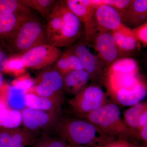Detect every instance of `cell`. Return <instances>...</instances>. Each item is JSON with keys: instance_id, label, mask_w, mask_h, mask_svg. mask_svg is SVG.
Masks as SVG:
<instances>
[{"instance_id": "cell-1", "label": "cell", "mask_w": 147, "mask_h": 147, "mask_svg": "<svg viewBox=\"0 0 147 147\" xmlns=\"http://www.w3.org/2000/svg\"><path fill=\"white\" fill-rule=\"evenodd\" d=\"M55 132L70 144L93 147H103L115 138L81 118L62 117Z\"/></svg>"}, {"instance_id": "cell-2", "label": "cell", "mask_w": 147, "mask_h": 147, "mask_svg": "<svg viewBox=\"0 0 147 147\" xmlns=\"http://www.w3.org/2000/svg\"><path fill=\"white\" fill-rule=\"evenodd\" d=\"M44 44H47L45 26L32 16L26 19L3 45L9 53L20 56L32 48Z\"/></svg>"}, {"instance_id": "cell-3", "label": "cell", "mask_w": 147, "mask_h": 147, "mask_svg": "<svg viewBox=\"0 0 147 147\" xmlns=\"http://www.w3.org/2000/svg\"><path fill=\"white\" fill-rule=\"evenodd\" d=\"M96 125L115 137L124 138L135 136L134 130L127 126L121 117L120 109L115 103L105 104L93 112L78 116Z\"/></svg>"}, {"instance_id": "cell-4", "label": "cell", "mask_w": 147, "mask_h": 147, "mask_svg": "<svg viewBox=\"0 0 147 147\" xmlns=\"http://www.w3.org/2000/svg\"><path fill=\"white\" fill-rule=\"evenodd\" d=\"M21 113L24 128L38 137L55 131L62 117L61 109L47 112L26 107Z\"/></svg>"}, {"instance_id": "cell-5", "label": "cell", "mask_w": 147, "mask_h": 147, "mask_svg": "<svg viewBox=\"0 0 147 147\" xmlns=\"http://www.w3.org/2000/svg\"><path fill=\"white\" fill-rule=\"evenodd\" d=\"M78 116L87 115L106 104V94L100 86H86L68 100Z\"/></svg>"}, {"instance_id": "cell-6", "label": "cell", "mask_w": 147, "mask_h": 147, "mask_svg": "<svg viewBox=\"0 0 147 147\" xmlns=\"http://www.w3.org/2000/svg\"><path fill=\"white\" fill-rule=\"evenodd\" d=\"M120 13L114 7L99 4L96 8L89 27L86 31V38L98 32L113 34L122 26Z\"/></svg>"}, {"instance_id": "cell-7", "label": "cell", "mask_w": 147, "mask_h": 147, "mask_svg": "<svg viewBox=\"0 0 147 147\" xmlns=\"http://www.w3.org/2000/svg\"><path fill=\"white\" fill-rule=\"evenodd\" d=\"M61 55L60 50L57 47L44 44L32 48L20 57L25 68L39 69L55 63Z\"/></svg>"}, {"instance_id": "cell-8", "label": "cell", "mask_w": 147, "mask_h": 147, "mask_svg": "<svg viewBox=\"0 0 147 147\" xmlns=\"http://www.w3.org/2000/svg\"><path fill=\"white\" fill-rule=\"evenodd\" d=\"M91 40L93 47L96 52L100 64L110 66L119 59V50L116 44L113 34L107 32H98L87 39Z\"/></svg>"}, {"instance_id": "cell-9", "label": "cell", "mask_w": 147, "mask_h": 147, "mask_svg": "<svg viewBox=\"0 0 147 147\" xmlns=\"http://www.w3.org/2000/svg\"><path fill=\"white\" fill-rule=\"evenodd\" d=\"M63 23L57 38L53 43L56 47H69L79 38L82 33V22L69 9L63 1H61Z\"/></svg>"}, {"instance_id": "cell-10", "label": "cell", "mask_w": 147, "mask_h": 147, "mask_svg": "<svg viewBox=\"0 0 147 147\" xmlns=\"http://www.w3.org/2000/svg\"><path fill=\"white\" fill-rule=\"evenodd\" d=\"M72 50L81 60L84 70L89 75L92 82H99L103 78V68L97 56L90 50L89 45L80 42L72 47Z\"/></svg>"}, {"instance_id": "cell-11", "label": "cell", "mask_w": 147, "mask_h": 147, "mask_svg": "<svg viewBox=\"0 0 147 147\" xmlns=\"http://www.w3.org/2000/svg\"><path fill=\"white\" fill-rule=\"evenodd\" d=\"M147 1L134 0L122 17V23L127 28H135L147 22Z\"/></svg>"}, {"instance_id": "cell-12", "label": "cell", "mask_w": 147, "mask_h": 147, "mask_svg": "<svg viewBox=\"0 0 147 147\" xmlns=\"http://www.w3.org/2000/svg\"><path fill=\"white\" fill-rule=\"evenodd\" d=\"M70 11L85 24V31L88 28L96 8L99 5L97 1H63Z\"/></svg>"}, {"instance_id": "cell-13", "label": "cell", "mask_w": 147, "mask_h": 147, "mask_svg": "<svg viewBox=\"0 0 147 147\" xmlns=\"http://www.w3.org/2000/svg\"><path fill=\"white\" fill-rule=\"evenodd\" d=\"M29 17L0 12V41L3 45L13 35L21 24Z\"/></svg>"}, {"instance_id": "cell-14", "label": "cell", "mask_w": 147, "mask_h": 147, "mask_svg": "<svg viewBox=\"0 0 147 147\" xmlns=\"http://www.w3.org/2000/svg\"><path fill=\"white\" fill-rule=\"evenodd\" d=\"M113 93L120 104L130 107L139 103L146 97L147 88L146 84L141 81L132 90H119Z\"/></svg>"}, {"instance_id": "cell-15", "label": "cell", "mask_w": 147, "mask_h": 147, "mask_svg": "<svg viewBox=\"0 0 147 147\" xmlns=\"http://www.w3.org/2000/svg\"><path fill=\"white\" fill-rule=\"evenodd\" d=\"M63 90L68 93L76 94L86 86L89 75L84 69L73 70L63 76Z\"/></svg>"}, {"instance_id": "cell-16", "label": "cell", "mask_w": 147, "mask_h": 147, "mask_svg": "<svg viewBox=\"0 0 147 147\" xmlns=\"http://www.w3.org/2000/svg\"><path fill=\"white\" fill-rule=\"evenodd\" d=\"M108 84L112 92L119 90H132L141 82L138 73L108 75Z\"/></svg>"}, {"instance_id": "cell-17", "label": "cell", "mask_w": 147, "mask_h": 147, "mask_svg": "<svg viewBox=\"0 0 147 147\" xmlns=\"http://www.w3.org/2000/svg\"><path fill=\"white\" fill-rule=\"evenodd\" d=\"M26 106L35 110L53 112L61 109L63 101L42 97L32 93H28L26 96Z\"/></svg>"}, {"instance_id": "cell-18", "label": "cell", "mask_w": 147, "mask_h": 147, "mask_svg": "<svg viewBox=\"0 0 147 147\" xmlns=\"http://www.w3.org/2000/svg\"><path fill=\"white\" fill-rule=\"evenodd\" d=\"M27 90L19 86H9L5 95V104L7 108L22 111L26 106V96Z\"/></svg>"}, {"instance_id": "cell-19", "label": "cell", "mask_w": 147, "mask_h": 147, "mask_svg": "<svg viewBox=\"0 0 147 147\" xmlns=\"http://www.w3.org/2000/svg\"><path fill=\"white\" fill-rule=\"evenodd\" d=\"M116 44L120 50L131 51L137 47V39L135 38L131 29L122 26L113 33Z\"/></svg>"}, {"instance_id": "cell-20", "label": "cell", "mask_w": 147, "mask_h": 147, "mask_svg": "<svg viewBox=\"0 0 147 147\" xmlns=\"http://www.w3.org/2000/svg\"><path fill=\"white\" fill-rule=\"evenodd\" d=\"M22 124L21 111L7 108L3 102H0V127L7 129L20 127Z\"/></svg>"}, {"instance_id": "cell-21", "label": "cell", "mask_w": 147, "mask_h": 147, "mask_svg": "<svg viewBox=\"0 0 147 147\" xmlns=\"http://www.w3.org/2000/svg\"><path fill=\"white\" fill-rule=\"evenodd\" d=\"M34 84L43 82L47 84L53 91L62 94L63 90V78L60 74L54 69L42 71L34 80Z\"/></svg>"}, {"instance_id": "cell-22", "label": "cell", "mask_w": 147, "mask_h": 147, "mask_svg": "<svg viewBox=\"0 0 147 147\" xmlns=\"http://www.w3.org/2000/svg\"><path fill=\"white\" fill-rule=\"evenodd\" d=\"M38 137L25 129L20 127L13 129L8 147H26L33 146Z\"/></svg>"}, {"instance_id": "cell-23", "label": "cell", "mask_w": 147, "mask_h": 147, "mask_svg": "<svg viewBox=\"0 0 147 147\" xmlns=\"http://www.w3.org/2000/svg\"><path fill=\"white\" fill-rule=\"evenodd\" d=\"M138 73V67L136 61L131 58L119 59L109 66L108 75Z\"/></svg>"}, {"instance_id": "cell-24", "label": "cell", "mask_w": 147, "mask_h": 147, "mask_svg": "<svg viewBox=\"0 0 147 147\" xmlns=\"http://www.w3.org/2000/svg\"><path fill=\"white\" fill-rule=\"evenodd\" d=\"M147 110V104L141 103L130 106L124 112L125 123L132 129H140V117L142 114Z\"/></svg>"}, {"instance_id": "cell-25", "label": "cell", "mask_w": 147, "mask_h": 147, "mask_svg": "<svg viewBox=\"0 0 147 147\" xmlns=\"http://www.w3.org/2000/svg\"><path fill=\"white\" fill-rule=\"evenodd\" d=\"M0 12L13 13L22 17L33 16L30 9L23 4L21 0H0Z\"/></svg>"}, {"instance_id": "cell-26", "label": "cell", "mask_w": 147, "mask_h": 147, "mask_svg": "<svg viewBox=\"0 0 147 147\" xmlns=\"http://www.w3.org/2000/svg\"><path fill=\"white\" fill-rule=\"evenodd\" d=\"M21 1L29 8L36 10L46 19L57 2L54 0H21Z\"/></svg>"}, {"instance_id": "cell-27", "label": "cell", "mask_w": 147, "mask_h": 147, "mask_svg": "<svg viewBox=\"0 0 147 147\" xmlns=\"http://www.w3.org/2000/svg\"><path fill=\"white\" fill-rule=\"evenodd\" d=\"M28 93H32L42 97L48 98L55 100H63L62 94H59L53 91L47 84L43 82L35 83L34 86Z\"/></svg>"}, {"instance_id": "cell-28", "label": "cell", "mask_w": 147, "mask_h": 147, "mask_svg": "<svg viewBox=\"0 0 147 147\" xmlns=\"http://www.w3.org/2000/svg\"><path fill=\"white\" fill-rule=\"evenodd\" d=\"M25 68L20 56L9 58L8 67L7 73L18 76L24 73Z\"/></svg>"}, {"instance_id": "cell-29", "label": "cell", "mask_w": 147, "mask_h": 147, "mask_svg": "<svg viewBox=\"0 0 147 147\" xmlns=\"http://www.w3.org/2000/svg\"><path fill=\"white\" fill-rule=\"evenodd\" d=\"M131 0H117V1H98V4L108 5L117 9L122 17L129 6L132 2Z\"/></svg>"}, {"instance_id": "cell-30", "label": "cell", "mask_w": 147, "mask_h": 147, "mask_svg": "<svg viewBox=\"0 0 147 147\" xmlns=\"http://www.w3.org/2000/svg\"><path fill=\"white\" fill-rule=\"evenodd\" d=\"M54 64V69L58 71L62 76L71 71L65 53L61 54L57 60Z\"/></svg>"}, {"instance_id": "cell-31", "label": "cell", "mask_w": 147, "mask_h": 147, "mask_svg": "<svg viewBox=\"0 0 147 147\" xmlns=\"http://www.w3.org/2000/svg\"><path fill=\"white\" fill-rule=\"evenodd\" d=\"M71 71L84 69L81 60L74 52L72 48L65 52Z\"/></svg>"}, {"instance_id": "cell-32", "label": "cell", "mask_w": 147, "mask_h": 147, "mask_svg": "<svg viewBox=\"0 0 147 147\" xmlns=\"http://www.w3.org/2000/svg\"><path fill=\"white\" fill-rule=\"evenodd\" d=\"M137 41H139L144 47L147 45V22L137 28L131 29Z\"/></svg>"}, {"instance_id": "cell-33", "label": "cell", "mask_w": 147, "mask_h": 147, "mask_svg": "<svg viewBox=\"0 0 147 147\" xmlns=\"http://www.w3.org/2000/svg\"><path fill=\"white\" fill-rule=\"evenodd\" d=\"M12 129H7L0 132V147H8L12 135Z\"/></svg>"}, {"instance_id": "cell-34", "label": "cell", "mask_w": 147, "mask_h": 147, "mask_svg": "<svg viewBox=\"0 0 147 147\" xmlns=\"http://www.w3.org/2000/svg\"><path fill=\"white\" fill-rule=\"evenodd\" d=\"M48 147H69L68 143L61 138H53L50 136Z\"/></svg>"}, {"instance_id": "cell-35", "label": "cell", "mask_w": 147, "mask_h": 147, "mask_svg": "<svg viewBox=\"0 0 147 147\" xmlns=\"http://www.w3.org/2000/svg\"><path fill=\"white\" fill-rule=\"evenodd\" d=\"M8 65L9 58L0 48V73H7Z\"/></svg>"}, {"instance_id": "cell-36", "label": "cell", "mask_w": 147, "mask_h": 147, "mask_svg": "<svg viewBox=\"0 0 147 147\" xmlns=\"http://www.w3.org/2000/svg\"><path fill=\"white\" fill-rule=\"evenodd\" d=\"M50 135L42 134L39 136L33 145V147H48Z\"/></svg>"}, {"instance_id": "cell-37", "label": "cell", "mask_w": 147, "mask_h": 147, "mask_svg": "<svg viewBox=\"0 0 147 147\" xmlns=\"http://www.w3.org/2000/svg\"><path fill=\"white\" fill-rule=\"evenodd\" d=\"M103 147H135L125 140H113Z\"/></svg>"}, {"instance_id": "cell-38", "label": "cell", "mask_w": 147, "mask_h": 147, "mask_svg": "<svg viewBox=\"0 0 147 147\" xmlns=\"http://www.w3.org/2000/svg\"><path fill=\"white\" fill-rule=\"evenodd\" d=\"M139 123H140V129L143 127H147V110H145L141 116Z\"/></svg>"}, {"instance_id": "cell-39", "label": "cell", "mask_w": 147, "mask_h": 147, "mask_svg": "<svg viewBox=\"0 0 147 147\" xmlns=\"http://www.w3.org/2000/svg\"><path fill=\"white\" fill-rule=\"evenodd\" d=\"M147 127H143L139 130V137L143 141L147 143Z\"/></svg>"}, {"instance_id": "cell-40", "label": "cell", "mask_w": 147, "mask_h": 147, "mask_svg": "<svg viewBox=\"0 0 147 147\" xmlns=\"http://www.w3.org/2000/svg\"><path fill=\"white\" fill-rule=\"evenodd\" d=\"M4 85L5 84H4L2 75L1 74V73H0V90L2 88Z\"/></svg>"}, {"instance_id": "cell-41", "label": "cell", "mask_w": 147, "mask_h": 147, "mask_svg": "<svg viewBox=\"0 0 147 147\" xmlns=\"http://www.w3.org/2000/svg\"><path fill=\"white\" fill-rule=\"evenodd\" d=\"M69 147H88L87 146H79V145H73L70 144H69Z\"/></svg>"}, {"instance_id": "cell-42", "label": "cell", "mask_w": 147, "mask_h": 147, "mask_svg": "<svg viewBox=\"0 0 147 147\" xmlns=\"http://www.w3.org/2000/svg\"><path fill=\"white\" fill-rule=\"evenodd\" d=\"M1 89L0 90V91H1ZM1 99V94H0V100ZM1 102V101H0Z\"/></svg>"}]
</instances>
